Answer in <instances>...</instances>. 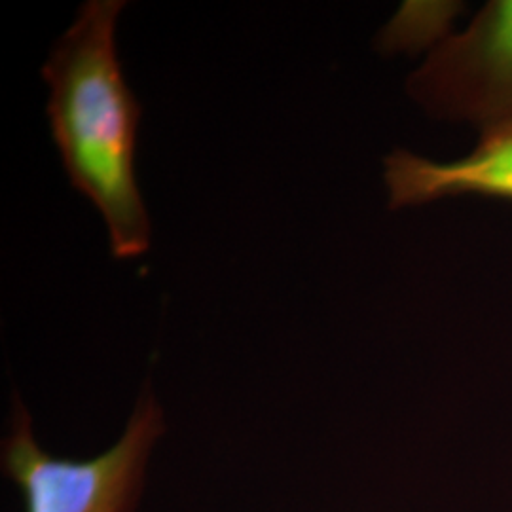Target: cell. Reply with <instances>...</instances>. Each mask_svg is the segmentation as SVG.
<instances>
[{
	"instance_id": "1",
	"label": "cell",
	"mask_w": 512,
	"mask_h": 512,
	"mask_svg": "<svg viewBox=\"0 0 512 512\" xmlns=\"http://www.w3.org/2000/svg\"><path fill=\"white\" fill-rule=\"evenodd\" d=\"M124 8V0L82 4L42 67L52 137L69 181L101 213L110 251L120 260L150 247L147 205L135 177L143 109L116 52V21Z\"/></svg>"
},
{
	"instance_id": "2",
	"label": "cell",
	"mask_w": 512,
	"mask_h": 512,
	"mask_svg": "<svg viewBox=\"0 0 512 512\" xmlns=\"http://www.w3.org/2000/svg\"><path fill=\"white\" fill-rule=\"evenodd\" d=\"M164 429L162 408L145 389L122 439L105 454L84 461L54 458L38 446L31 416L16 395L2 467L18 484L25 512H135L148 456Z\"/></svg>"
},
{
	"instance_id": "3",
	"label": "cell",
	"mask_w": 512,
	"mask_h": 512,
	"mask_svg": "<svg viewBox=\"0 0 512 512\" xmlns=\"http://www.w3.org/2000/svg\"><path fill=\"white\" fill-rule=\"evenodd\" d=\"M406 90L439 118L512 124V0H490L465 33L444 38Z\"/></svg>"
},
{
	"instance_id": "4",
	"label": "cell",
	"mask_w": 512,
	"mask_h": 512,
	"mask_svg": "<svg viewBox=\"0 0 512 512\" xmlns=\"http://www.w3.org/2000/svg\"><path fill=\"white\" fill-rule=\"evenodd\" d=\"M384 164L391 209L465 194L512 202V124L484 131L469 156L450 164L408 150L391 152Z\"/></svg>"
}]
</instances>
